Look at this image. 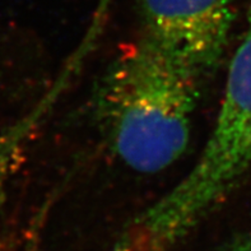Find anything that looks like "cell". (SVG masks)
<instances>
[{
  "label": "cell",
  "mask_w": 251,
  "mask_h": 251,
  "mask_svg": "<svg viewBox=\"0 0 251 251\" xmlns=\"http://www.w3.org/2000/svg\"><path fill=\"white\" fill-rule=\"evenodd\" d=\"M201 79L143 35L112 60L97 91L96 112L129 169L156 174L184 154Z\"/></svg>",
  "instance_id": "6da1fadb"
},
{
  "label": "cell",
  "mask_w": 251,
  "mask_h": 251,
  "mask_svg": "<svg viewBox=\"0 0 251 251\" xmlns=\"http://www.w3.org/2000/svg\"><path fill=\"white\" fill-rule=\"evenodd\" d=\"M250 167L251 4L207 143L190 171L146 210L147 223L163 239L181 240L231 193Z\"/></svg>",
  "instance_id": "7a4b0ae2"
},
{
  "label": "cell",
  "mask_w": 251,
  "mask_h": 251,
  "mask_svg": "<svg viewBox=\"0 0 251 251\" xmlns=\"http://www.w3.org/2000/svg\"><path fill=\"white\" fill-rule=\"evenodd\" d=\"M235 0H140L142 35L199 76L220 63Z\"/></svg>",
  "instance_id": "3957f363"
},
{
  "label": "cell",
  "mask_w": 251,
  "mask_h": 251,
  "mask_svg": "<svg viewBox=\"0 0 251 251\" xmlns=\"http://www.w3.org/2000/svg\"><path fill=\"white\" fill-rule=\"evenodd\" d=\"M229 251H251V239L245 242H242L240 245L235 246V248L231 249Z\"/></svg>",
  "instance_id": "277c9868"
}]
</instances>
